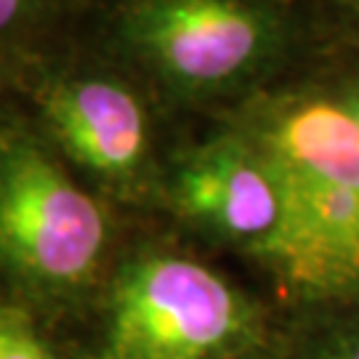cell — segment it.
Returning <instances> with one entry per match:
<instances>
[{"mask_svg": "<svg viewBox=\"0 0 359 359\" xmlns=\"http://www.w3.org/2000/svg\"><path fill=\"white\" fill-rule=\"evenodd\" d=\"M109 243L104 208L29 128L0 123V274L46 304L86 290Z\"/></svg>", "mask_w": 359, "mask_h": 359, "instance_id": "2", "label": "cell"}, {"mask_svg": "<svg viewBox=\"0 0 359 359\" xmlns=\"http://www.w3.org/2000/svg\"><path fill=\"white\" fill-rule=\"evenodd\" d=\"M317 359H359V335L338 341L335 346L325 348Z\"/></svg>", "mask_w": 359, "mask_h": 359, "instance_id": "10", "label": "cell"}, {"mask_svg": "<svg viewBox=\"0 0 359 359\" xmlns=\"http://www.w3.org/2000/svg\"><path fill=\"white\" fill-rule=\"evenodd\" d=\"M253 330V306L221 274L152 253L115 274L99 359H224Z\"/></svg>", "mask_w": 359, "mask_h": 359, "instance_id": "4", "label": "cell"}, {"mask_svg": "<svg viewBox=\"0 0 359 359\" xmlns=\"http://www.w3.org/2000/svg\"><path fill=\"white\" fill-rule=\"evenodd\" d=\"M120 38L179 96H224L271 72L287 48L274 0H130Z\"/></svg>", "mask_w": 359, "mask_h": 359, "instance_id": "3", "label": "cell"}, {"mask_svg": "<svg viewBox=\"0 0 359 359\" xmlns=\"http://www.w3.org/2000/svg\"><path fill=\"white\" fill-rule=\"evenodd\" d=\"M93 359H99V357H93Z\"/></svg>", "mask_w": 359, "mask_h": 359, "instance_id": "12", "label": "cell"}, {"mask_svg": "<svg viewBox=\"0 0 359 359\" xmlns=\"http://www.w3.org/2000/svg\"><path fill=\"white\" fill-rule=\"evenodd\" d=\"M187 221L243 243L253 256L283 224V184L269 157L240 126L181 157L168 184Z\"/></svg>", "mask_w": 359, "mask_h": 359, "instance_id": "5", "label": "cell"}, {"mask_svg": "<svg viewBox=\"0 0 359 359\" xmlns=\"http://www.w3.org/2000/svg\"><path fill=\"white\" fill-rule=\"evenodd\" d=\"M0 359H59L40 335L32 314L16 304H0Z\"/></svg>", "mask_w": 359, "mask_h": 359, "instance_id": "7", "label": "cell"}, {"mask_svg": "<svg viewBox=\"0 0 359 359\" xmlns=\"http://www.w3.org/2000/svg\"><path fill=\"white\" fill-rule=\"evenodd\" d=\"M51 136L104 184L128 189L149 168V115L133 90L109 75H67L48 80L38 96Z\"/></svg>", "mask_w": 359, "mask_h": 359, "instance_id": "6", "label": "cell"}, {"mask_svg": "<svg viewBox=\"0 0 359 359\" xmlns=\"http://www.w3.org/2000/svg\"><path fill=\"white\" fill-rule=\"evenodd\" d=\"M48 0H0V35H8L19 27L38 19Z\"/></svg>", "mask_w": 359, "mask_h": 359, "instance_id": "8", "label": "cell"}, {"mask_svg": "<svg viewBox=\"0 0 359 359\" xmlns=\"http://www.w3.org/2000/svg\"><path fill=\"white\" fill-rule=\"evenodd\" d=\"M283 184V224L256 256L306 298H359V130L333 93H280L237 123Z\"/></svg>", "mask_w": 359, "mask_h": 359, "instance_id": "1", "label": "cell"}, {"mask_svg": "<svg viewBox=\"0 0 359 359\" xmlns=\"http://www.w3.org/2000/svg\"><path fill=\"white\" fill-rule=\"evenodd\" d=\"M333 99L338 102V107L346 112L348 120H351L359 130V72L346 77V80L333 90Z\"/></svg>", "mask_w": 359, "mask_h": 359, "instance_id": "9", "label": "cell"}, {"mask_svg": "<svg viewBox=\"0 0 359 359\" xmlns=\"http://www.w3.org/2000/svg\"><path fill=\"white\" fill-rule=\"evenodd\" d=\"M333 3L338 8H344L354 22H359V0H333Z\"/></svg>", "mask_w": 359, "mask_h": 359, "instance_id": "11", "label": "cell"}]
</instances>
